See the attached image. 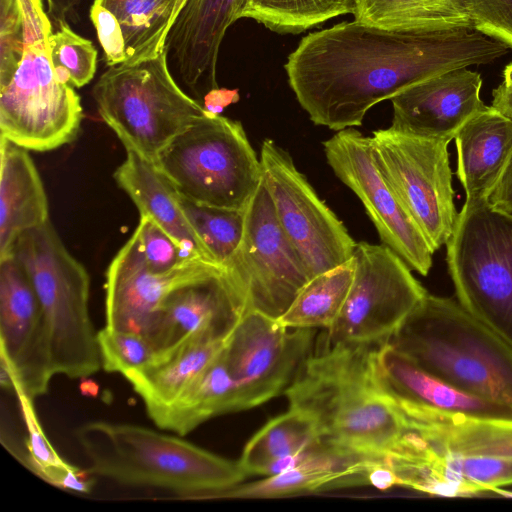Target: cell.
Returning <instances> with one entry per match:
<instances>
[{
    "label": "cell",
    "mask_w": 512,
    "mask_h": 512,
    "mask_svg": "<svg viewBox=\"0 0 512 512\" xmlns=\"http://www.w3.org/2000/svg\"><path fill=\"white\" fill-rule=\"evenodd\" d=\"M508 51L475 29L389 30L353 20L304 36L284 69L310 120L337 132L361 126L373 106L414 84Z\"/></svg>",
    "instance_id": "6da1fadb"
},
{
    "label": "cell",
    "mask_w": 512,
    "mask_h": 512,
    "mask_svg": "<svg viewBox=\"0 0 512 512\" xmlns=\"http://www.w3.org/2000/svg\"><path fill=\"white\" fill-rule=\"evenodd\" d=\"M374 347L322 343L284 394L290 408L314 422L322 443L383 460L395 453L407 426L375 384Z\"/></svg>",
    "instance_id": "7a4b0ae2"
},
{
    "label": "cell",
    "mask_w": 512,
    "mask_h": 512,
    "mask_svg": "<svg viewBox=\"0 0 512 512\" xmlns=\"http://www.w3.org/2000/svg\"><path fill=\"white\" fill-rule=\"evenodd\" d=\"M410 434L394 466L398 485L465 497L512 484V419L395 405Z\"/></svg>",
    "instance_id": "3957f363"
},
{
    "label": "cell",
    "mask_w": 512,
    "mask_h": 512,
    "mask_svg": "<svg viewBox=\"0 0 512 512\" xmlns=\"http://www.w3.org/2000/svg\"><path fill=\"white\" fill-rule=\"evenodd\" d=\"M75 435L90 474L124 485L166 489L183 499H200L247 477L238 461L139 425L91 421Z\"/></svg>",
    "instance_id": "277c9868"
},
{
    "label": "cell",
    "mask_w": 512,
    "mask_h": 512,
    "mask_svg": "<svg viewBox=\"0 0 512 512\" xmlns=\"http://www.w3.org/2000/svg\"><path fill=\"white\" fill-rule=\"evenodd\" d=\"M388 343L459 390L512 409V348L458 301L427 293Z\"/></svg>",
    "instance_id": "5b68a950"
},
{
    "label": "cell",
    "mask_w": 512,
    "mask_h": 512,
    "mask_svg": "<svg viewBox=\"0 0 512 512\" xmlns=\"http://www.w3.org/2000/svg\"><path fill=\"white\" fill-rule=\"evenodd\" d=\"M24 25L20 62L0 86L1 137L26 150L46 152L73 142L83 119L80 96L53 67L52 25L42 0H19Z\"/></svg>",
    "instance_id": "8992f818"
},
{
    "label": "cell",
    "mask_w": 512,
    "mask_h": 512,
    "mask_svg": "<svg viewBox=\"0 0 512 512\" xmlns=\"http://www.w3.org/2000/svg\"><path fill=\"white\" fill-rule=\"evenodd\" d=\"M12 254L40 303L56 374L86 378L101 367L90 311V277L50 221L19 236Z\"/></svg>",
    "instance_id": "52a82bcc"
},
{
    "label": "cell",
    "mask_w": 512,
    "mask_h": 512,
    "mask_svg": "<svg viewBox=\"0 0 512 512\" xmlns=\"http://www.w3.org/2000/svg\"><path fill=\"white\" fill-rule=\"evenodd\" d=\"M167 54L108 67L92 90L101 119L125 149L152 163L176 136L209 113L176 83Z\"/></svg>",
    "instance_id": "ba28073f"
},
{
    "label": "cell",
    "mask_w": 512,
    "mask_h": 512,
    "mask_svg": "<svg viewBox=\"0 0 512 512\" xmlns=\"http://www.w3.org/2000/svg\"><path fill=\"white\" fill-rule=\"evenodd\" d=\"M154 164L180 196L214 208L244 211L262 180L242 124L211 112L176 136Z\"/></svg>",
    "instance_id": "9c48e42d"
},
{
    "label": "cell",
    "mask_w": 512,
    "mask_h": 512,
    "mask_svg": "<svg viewBox=\"0 0 512 512\" xmlns=\"http://www.w3.org/2000/svg\"><path fill=\"white\" fill-rule=\"evenodd\" d=\"M446 251L457 301L512 348V216L465 201Z\"/></svg>",
    "instance_id": "30bf717a"
},
{
    "label": "cell",
    "mask_w": 512,
    "mask_h": 512,
    "mask_svg": "<svg viewBox=\"0 0 512 512\" xmlns=\"http://www.w3.org/2000/svg\"><path fill=\"white\" fill-rule=\"evenodd\" d=\"M371 138L373 159L397 199L435 252L457 221L449 141L379 129Z\"/></svg>",
    "instance_id": "8fae6325"
},
{
    "label": "cell",
    "mask_w": 512,
    "mask_h": 512,
    "mask_svg": "<svg viewBox=\"0 0 512 512\" xmlns=\"http://www.w3.org/2000/svg\"><path fill=\"white\" fill-rule=\"evenodd\" d=\"M353 258L351 287L323 343L379 346L391 339L428 292L383 243L357 242Z\"/></svg>",
    "instance_id": "7c38bea8"
},
{
    "label": "cell",
    "mask_w": 512,
    "mask_h": 512,
    "mask_svg": "<svg viewBox=\"0 0 512 512\" xmlns=\"http://www.w3.org/2000/svg\"><path fill=\"white\" fill-rule=\"evenodd\" d=\"M260 162L277 220L310 279L350 260L357 242L296 168L290 154L265 139Z\"/></svg>",
    "instance_id": "4fadbf2b"
},
{
    "label": "cell",
    "mask_w": 512,
    "mask_h": 512,
    "mask_svg": "<svg viewBox=\"0 0 512 512\" xmlns=\"http://www.w3.org/2000/svg\"><path fill=\"white\" fill-rule=\"evenodd\" d=\"M224 269L241 290L247 311L278 319L310 280L283 232L263 180L244 210L240 244Z\"/></svg>",
    "instance_id": "5bb4252c"
},
{
    "label": "cell",
    "mask_w": 512,
    "mask_h": 512,
    "mask_svg": "<svg viewBox=\"0 0 512 512\" xmlns=\"http://www.w3.org/2000/svg\"><path fill=\"white\" fill-rule=\"evenodd\" d=\"M314 334L315 329L286 328L277 319L247 311L223 349L237 411L285 393L312 354Z\"/></svg>",
    "instance_id": "9a60e30c"
},
{
    "label": "cell",
    "mask_w": 512,
    "mask_h": 512,
    "mask_svg": "<svg viewBox=\"0 0 512 512\" xmlns=\"http://www.w3.org/2000/svg\"><path fill=\"white\" fill-rule=\"evenodd\" d=\"M334 174L362 202L381 242L412 271L426 276L434 251L380 173L372 156L371 138L354 127L337 131L323 142Z\"/></svg>",
    "instance_id": "2e32d148"
},
{
    "label": "cell",
    "mask_w": 512,
    "mask_h": 512,
    "mask_svg": "<svg viewBox=\"0 0 512 512\" xmlns=\"http://www.w3.org/2000/svg\"><path fill=\"white\" fill-rule=\"evenodd\" d=\"M1 385L32 401L47 393L56 375L43 312L17 258H0Z\"/></svg>",
    "instance_id": "e0dca14e"
},
{
    "label": "cell",
    "mask_w": 512,
    "mask_h": 512,
    "mask_svg": "<svg viewBox=\"0 0 512 512\" xmlns=\"http://www.w3.org/2000/svg\"><path fill=\"white\" fill-rule=\"evenodd\" d=\"M246 312L241 290L219 267L170 292L143 335L155 358L188 341L227 339Z\"/></svg>",
    "instance_id": "ac0fdd59"
},
{
    "label": "cell",
    "mask_w": 512,
    "mask_h": 512,
    "mask_svg": "<svg viewBox=\"0 0 512 512\" xmlns=\"http://www.w3.org/2000/svg\"><path fill=\"white\" fill-rule=\"evenodd\" d=\"M219 267L192 259L172 271L154 273L134 230L106 271V326L144 334L170 292Z\"/></svg>",
    "instance_id": "d6986e66"
},
{
    "label": "cell",
    "mask_w": 512,
    "mask_h": 512,
    "mask_svg": "<svg viewBox=\"0 0 512 512\" xmlns=\"http://www.w3.org/2000/svg\"><path fill=\"white\" fill-rule=\"evenodd\" d=\"M482 78L467 68L433 76L391 99L395 130L423 138L451 141L458 130L486 105Z\"/></svg>",
    "instance_id": "ffe728a7"
},
{
    "label": "cell",
    "mask_w": 512,
    "mask_h": 512,
    "mask_svg": "<svg viewBox=\"0 0 512 512\" xmlns=\"http://www.w3.org/2000/svg\"><path fill=\"white\" fill-rule=\"evenodd\" d=\"M371 369L378 390L393 405H414L468 416L512 419V409L446 383L388 342L372 349Z\"/></svg>",
    "instance_id": "44dd1931"
},
{
    "label": "cell",
    "mask_w": 512,
    "mask_h": 512,
    "mask_svg": "<svg viewBox=\"0 0 512 512\" xmlns=\"http://www.w3.org/2000/svg\"><path fill=\"white\" fill-rule=\"evenodd\" d=\"M374 461L348 453L321 441L301 452L280 473L263 480L208 493V498H276L368 485L367 476Z\"/></svg>",
    "instance_id": "7402d4cb"
},
{
    "label": "cell",
    "mask_w": 512,
    "mask_h": 512,
    "mask_svg": "<svg viewBox=\"0 0 512 512\" xmlns=\"http://www.w3.org/2000/svg\"><path fill=\"white\" fill-rule=\"evenodd\" d=\"M248 0H187L167 37L184 83L194 89L205 81L210 89L216 81L220 45L227 29L240 19Z\"/></svg>",
    "instance_id": "603a6c76"
},
{
    "label": "cell",
    "mask_w": 512,
    "mask_h": 512,
    "mask_svg": "<svg viewBox=\"0 0 512 512\" xmlns=\"http://www.w3.org/2000/svg\"><path fill=\"white\" fill-rule=\"evenodd\" d=\"M454 141L456 174L466 202H488L512 153V119L486 106L458 130Z\"/></svg>",
    "instance_id": "cb8c5ba5"
},
{
    "label": "cell",
    "mask_w": 512,
    "mask_h": 512,
    "mask_svg": "<svg viewBox=\"0 0 512 512\" xmlns=\"http://www.w3.org/2000/svg\"><path fill=\"white\" fill-rule=\"evenodd\" d=\"M113 177L140 216L153 220L188 253L215 264L186 217L178 193L154 163L126 150V158Z\"/></svg>",
    "instance_id": "d4e9b609"
},
{
    "label": "cell",
    "mask_w": 512,
    "mask_h": 512,
    "mask_svg": "<svg viewBox=\"0 0 512 512\" xmlns=\"http://www.w3.org/2000/svg\"><path fill=\"white\" fill-rule=\"evenodd\" d=\"M0 258L24 232L49 220L48 198L28 150L1 137Z\"/></svg>",
    "instance_id": "484cf974"
},
{
    "label": "cell",
    "mask_w": 512,
    "mask_h": 512,
    "mask_svg": "<svg viewBox=\"0 0 512 512\" xmlns=\"http://www.w3.org/2000/svg\"><path fill=\"white\" fill-rule=\"evenodd\" d=\"M227 339L192 340L155 357L150 364L124 376L153 419L179 398L215 361Z\"/></svg>",
    "instance_id": "4316f807"
},
{
    "label": "cell",
    "mask_w": 512,
    "mask_h": 512,
    "mask_svg": "<svg viewBox=\"0 0 512 512\" xmlns=\"http://www.w3.org/2000/svg\"><path fill=\"white\" fill-rule=\"evenodd\" d=\"M231 412H237L236 391L222 350L201 376L152 420L161 429L185 436L205 421Z\"/></svg>",
    "instance_id": "83f0119b"
},
{
    "label": "cell",
    "mask_w": 512,
    "mask_h": 512,
    "mask_svg": "<svg viewBox=\"0 0 512 512\" xmlns=\"http://www.w3.org/2000/svg\"><path fill=\"white\" fill-rule=\"evenodd\" d=\"M320 442L314 422L290 408L268 421L245 445L240 459L246 475L271 476L295 456Z\"/></svg>",
    "instance_id": "f1b7e54d"
},
{
    "label": "cell",
    "mask_w": 512,
    "mask_h": 512,
    "mask_svg": "<svg viewBox=\"0 0 512 512\" xmlns=\"http://www.w3.org/2000/svg\"><path fill=\"white\" fill-rule=\"evenodd\" d=\"M353 16L389 30L474 29L464 0H357Z\"/></svg>",
    "instance_id": "f546056e"
},
{
    "label": "cell",
    "mask_w": 512,
    "mask_h": 512,
    "mask_svg": "<svg viewBox=\"0 0 512 512\" xmlns=\"http://www.w3.org/2000/svg\"><path fill=\"white\" fill-rule=\"evenodd\" d=\"M118 19L127 60L135 64L158 57L177 17L179 0H97Z\"/></svg>",
    "instance_id": "4dcf8cb0"
},
{
    "label": "cell",
    "mask_w": 512,
    "mask_h": 512,
    "mask_svg": "<svg viewBox=\"0 0 512 512\" xmlns=\"http://www.w3.org/2000/svg\"><path fill=\"white\" fill-rule=\"evenodd\" d=\"M354 270L355 261L352 257L347 262L312 277L277 321L292 329L330 328L344 305Z\"/></svg>",
    "instance_id": "1f68e13d"
},
{
    "label": "cell",
    "mask_w": 512,
    "mask_h": 512,
    "mask_svg": "<svg viewBox=\"0 0 512 512\" xmlns=\"http://www.w3.org/2000/svg\"><path fill=\"white\" fill-rule=\"evenodd\" d=\"M22 416L27 428L24 450L12 454L30 471L49 484L64 490L87 494L94 481L88 477L89 471L65 462L47 440L33 409V401L25 396H17Z\"/></svg>",
    "instance_id": "d6a6232c"
},
{
    "label": "cell",
    "mask_w": 512,
    "mask_h": 512,
    "mask_svg": "<svg viewBox=\"0 0 512 512\" xmlns=\"http://www.w3.org/2000/svg\"><path fill=\"white\" fill-rule=\"evenodd\" d=\"M357 0H248L240 18L280 34H298L331 18L354 14Z\"/></svg>",
    "instance_id": "836d02e7"
},
{
    "label": "cell",
    "mask_w": 512,
    "mask_h": 512,
    "mask_svg": "<svg viewBox=\"0 0 512 512\" xmlns=\"http://www.w3.org/2000/svg\"><path fill=\"white\" fill-rule=\"evenodd\" d=\"M179 201L211 259L224 268L242 239L244 211L198 205L180 195Z\"/></svg>",
    "instance_id": "e575fe53"
},
{
    "label": "cell",
    "mask_w": 512,
    "mask_h": 512,
    "mask_svg": "<svg viewBox=\"0 0 512 512\" xmlns=\"http://www.w3.org/2000/svg\"><path fill=\"white\" fill-rule=\"evenodd\" d=\"M49 49L53 67L62 82L81 88L94 78L98 51L66 21L58 22V30L50 36Z\"/></svg>",
    "instance_id": "d590c367"
},
{
    "label": "cell",
    "mask_w": 512,
    "mask_h": 512,
    "mask_svg": "<svg viewBox=\"0 0 512 512\" xmlns=\"http://www.w3.org/2000/svg\"><path fill=\"white\" fill-rule=\"evenodd\" d=\"M101 367L109 373H128L144 368L154 358V350L141 333L105 325L97 332Z\"/></svg>",
    "instance_id": "8d00e7d4"
},
{
    "label": "cell",
    "mask_w": 512,
    "mask_h": 512,
    "mask_svg": "<svg viewBox=\"0 0 512 512\" xmlns=\"http://www.w3.org/2000/svg\"><path fill=\"white\" fill-rule=\"evenodd\" d=\"M135 230L147 265L154 273L169 272L192 259H201L182 249L163 229L146 216H140Z\"/></svg>",
    "instance_id": "74e56055"
},
{
    "label": "cell",
    "mask_w": 512,
    "mask_h": 512,
    "mask_svg": "<svg viewBox=\"0 0 512 512\" xmlns=\"http://www.w3.org/2000/svg\"><path fill=\"white\" fill-rule=\"evenodd\" d=\"M23 16L19 0H0V86L13 76L22 57Z\"/></svg>",
    "instance_id": "f35d334b"
},
{
    "label": "cell",
    "mask_w": 512,
    "mask_h": 512,
    "mask_svg": "<svg viewBox=\"0 0 512 512\" xmlns=\"http://www.w3.org/2000/svg\"><path fill=\"white\" fill-rule=\"evenodd\" d=\"M473 28L512 49V0H464Z\"/></svg>",
    "instance_id": "ab89813d"
},
{
    "label": "cell",
    "mask_w": 512,
    "mask_h": 512,
    "mask_svg": "<svg viewBox=\"0 0 512 512\" xmlns=\"http://www.w3.org/2000/svg\"><path fill=\"white\" fill-rule=\"evenodd\" d=\"M108 67L126 63L125 40L116 16L94 0L89 11Z\"/></svg>",
    "instance_id": "60d3db41"
},
{
    "label": "cell",
    "mask_w": 512,
    "mask_h": 512,
    "mask_svg": "<svg viewBox=\"0 0 512 512\" xmlns=\"http://www.w3.org/2000/svg\"><path fill=\"white\" fill-rule=\"evenodd\" d=\"M488 204L492 209L512 216V153Z\"/></svg>",
    "instance_id": "b9f144b4"
},
{
    "label": "cell",
    "mask_w": 512,
    "mask_h": 512,
    "mask_svg": "<svg viewBox=\"0 0 512 512\" xmlns=\"http://www.w3.org/2000/svg\"><path fill=\"white\" fill-rule=\"evenodd\" d=\"M240 99L238 89L212 88L204 97L203 107L213 114H221L231 104L237 103Z\"/></svg>",
    "instance_id": "7bdbcfd3"
},
{
    "label": "cell",
    "mask_w": 512,
    "mask_h": 512,
    "mask_svg": "<svg viewBox=\"0 0 512 512\" xmlns=\"http://www.w3.org/2000/svg\"><path fill=\"white\" fill-rule=\"evenodd\" d=\"M491 106L512 119V86L502 82L493 89Z\"/></svg>",
    "instance_id": "ee69618b"
},
{
    "label": "cell",
    "mask_w": 512,
    "mask_h": 512,
    "mask_svg": "<svg viewBox=\"0 0 512 512\" xmlns=\"http://www.w3.org/2000/svg\"><path fill=\"white\" fill-rule=\"evenodd\" d=\"M83 0H47L48 11L57 22L66 21L67 16L72 13Z\"/></svg>",
    "instance_id": "f6af8a7d"
},
{
    "label": "cell",
    "mask_w": 512,
    "mask_h": 512,
    "mask_svg": "<svg viewBox=\"0 0 512 512\" xmlns=\"http://www.w3.org/2000/svg\"><path fill=\"white\" fill-rule=\"evenodd\" d=\"M503 82L512 86V62L507 64L503 70Z\"/></svg>",
    "instance_id": "bcb514c9"
},
{
    "label": "cell",
    "mask_w": 512,
    "mask_h": 512,
    "mask_svg": "<svg viewBox=\"0 0 512 512\" xmlns=\"http://www.w3.org/2000/svg\"><path fill=\"white\" fill-rule=\"evenodd\" d=\"M186 1L187 0H179L178 9H177V16H178L179 12L181 11V9L183 8V6H184Z\"/></svg>",
    "instance_id": "7dc6e473"
}]
</instances>
